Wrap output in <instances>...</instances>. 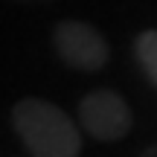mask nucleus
<instances>
[{
  "mask_svg": "<svg viewBox=\"0 0 157 157\" xmlns=\"http://www.w3.org/2000/svg\"><path fill=\"white\" fill-rule=\"evenodd\" d=\"M12 131L32 157H78L82 128L56 105L41 96H23L12 105Z\"/></svg>",
  "mask_w": 157,
  "mask_h": 157,
  "instance_id": "f257e3e1",
  "label": "nucleus"
},
{
  "mask_svg": "<svg viewBox=\"0 0 157 157\" xmlns=\"http://www.w3.org/2000/svg\"><path fill=\"white\" fill-rule=\"evenodd\" d=\"M78 128L99 143H117L131 134L134 113L125 96L111 87H99L78 102Z\"/></svg>",
  "mask_w": 157,
  "mask_h": 157,
  "instance_id": "f03ea898",
  "label": "nucleus"
},
{
  "mask_svg": "<svg viewBox=\"0 0 157 157\" xmlns=\"http://www.w3.org/2000/svg\"><path fill=\"white\" fill-rule=\"evenodd\" d=\"M52 47L67 67L82 73H99L111 61V44L93 23L84 21H58L52 29Z\"/></svg>",
  "mask_w": 157,
  "mask_h": 157,
  "instance_id": "7ed1b4c3",
  "label": "nucleus"
},
{
  "mask_svg": "<svg viewBox=\"0 0 157 157\" xmlns=\"http://www.w3.org/2000/svg\"><path fill=\"white\" fill-rule=\"evenodd\" d=\"M134 58L143 67L146 78L157 87V29H146L134 38Z\"/></svg>",
  "mask_w": 157,
  "mask_h": 157,
  "instance_id": "20e7f679",
  "label": "nucleus"
},
{
  "mask_svg": "<svg viewBox=\"0 0 157 157\" xmlns=\"http://www.w3.org/2000/svg\"><path fill=\"white\" fill-rule=\"evenodd\" d=\"M6 3H15V6H47V3H56V0H6Z\"/></svg>",
  "mask_w": 157,
  "mask_h": 157,
  "instance_id": "39448f33",
  "label": "nucleus"
},
{
  "mask_svg": "<svg viewBox=\"0 0 157 157\" xmlns=\"http://www.w3.org/2000/svg\"><path fill=\"white\" fill-rule=\"evenodd\" d=\"M140 157H157V143H151V146L146 148V151H143Z\"/></svg>",
  "mask_w": 157,
  "mask_h": 157,
  "instance_id": "423d86ee",
  "label": "nucleus"
}]
</instances>
